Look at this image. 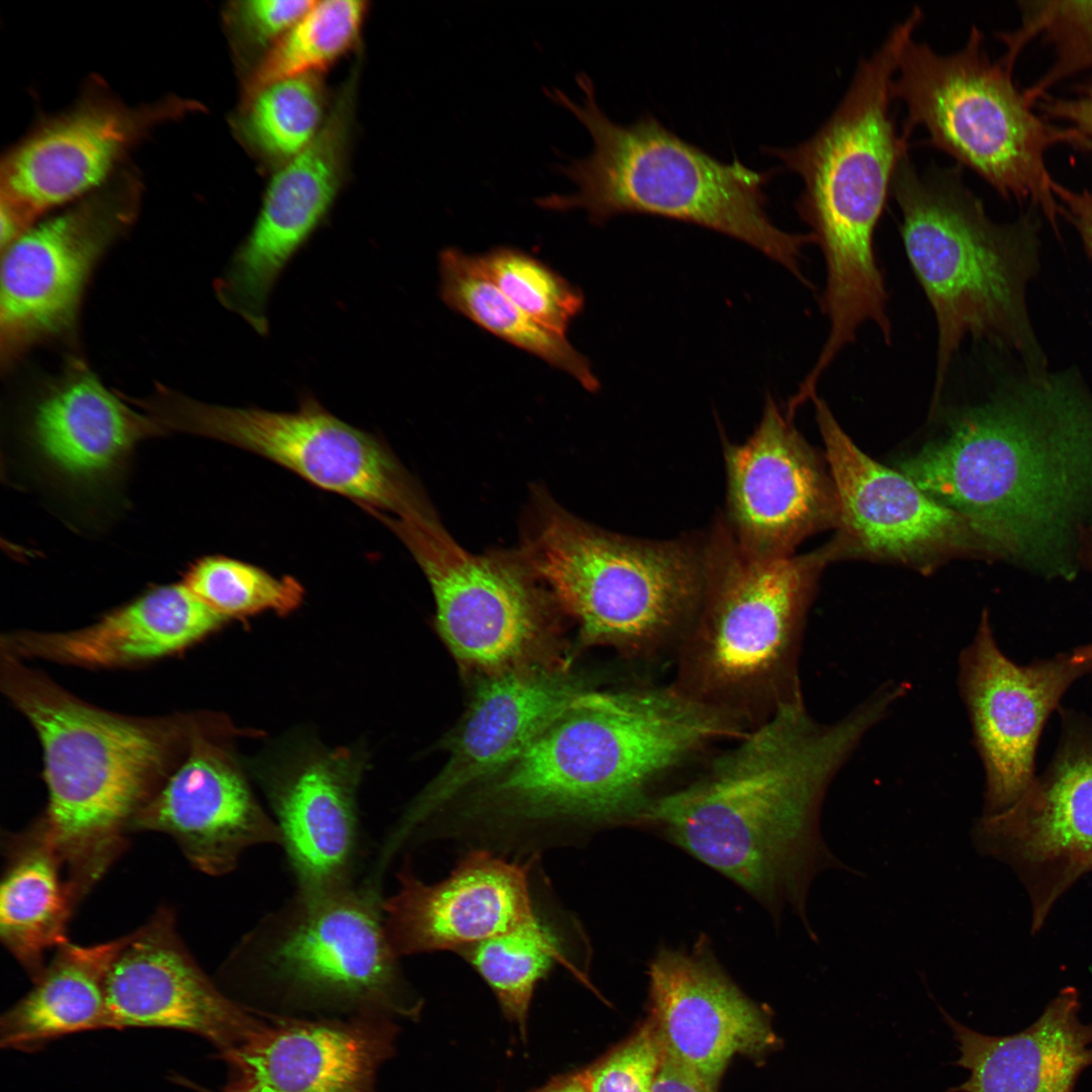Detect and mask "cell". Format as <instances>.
Masks as SVG:
<instances>
[{
	"label": "cell",
	"mask_w": 1092,
	"mask_h": 1092,
	"mask_svg": "<svg viewBox=\"0 0 1092 1092\" xmlns=\"http://www.w3.org/2000/svg\"><path fill=\"white\" fill-rule=\"evenodd\" d=\"M653 1092H715L693 1073L663 1056Z\"/></svg>",
	"instance_id": "44"
},
{
	"label": "cell",
	"mask_w": 1092,
	"mask_h": 1092,
	"mask_svg": "<svg viewBox=\"0 0 1092 1092\" xmlns=\"http://www.w3.org/2000/svg\"><path fill=\"white\" fill-rule=\"evenodd\" d=\"M0 887V938L34 981L44 970L46 954L67 942V930L79 900L63 861L34 823L5 841Z\"/></svg>",
	"instance_id": "31"
},
{
	"label": "cell",
	"mask_w": 1092,
	"mask_h": 1092,
	"mask_svg": "<svg viewBox=\"0 0 1092 1092\" xmlns=\"http://www.w3.org/2000/svg\"><path fill=\"white\" fill-rule=\"evenodd\" d=\"M226 621L179 581L147 589L81 629L8 634L2 649L16 656L114 667L178 652Z\"/></svg>",
	"instance_id": "30"
},
{
	"label": "cell",
	"mask_w": 1092,
	"mask_h": 1092,
	"mask_svg": "<svg viewBox=\"0 0 1092 1092\" xmlns=\"http://www.w3.org/2000/svg\"><path fill=\"white\" fill-rule=\"evenodd\" d=\"M392 529L430 582L437 629L454 657L490 674L514 668L539 629L538 600L527 566L468 553L431 514Z\"/></svg>",
	"instance_id": "18"
},
{
	"label": "cell",
	"mask_w": 1092,
	"mask_h": 1092,
	"mask_svg": "<svg viewBox=\"0 0 1092 1092\" xmlns=\"http://www.w3.org/2000/svg\"><path fill=\"white\" fill-rule=\"evenodd\" d=\"M314 2L312 0L231 2L225 8L223 17L237 54L246 60L259 56L260 61Z\"/></svg>",
	"instance_id": "41"
},
{
	"label": "cell",
	"mask_w": 1092,
	"mask_h": 1092,
	"mask_svg": "<svg viewBox=\"0 0 1092 1092\" xmlns=\"http://www.w3.org/2000/svg\"><path fill=\"white\" fill-rule=\"evenodd\" d=\"M189 744L185 760L140 810L131 831L169 835L194 869L216 877L234 871L254 846L281 845L276 822L230 753L199 733Z\"/></svg>",
	"instance_id": "26"
},
{
	"label": "cell",
	"mask_w": 1092,
	"mask_h": 1092,
	"mask_svg": "<svg viewBox=\"0 0 1092 1092\" xmlns=\"http://www.w3.org/2000/svg\"><path fill=\"white\" fill-rule=\"evenodd\" d=\"M662 1058L661 1044L648 1021L580 1075L589 1092H653Z\"/></svg>",
	"instance_id": "40"
},
{
	"label": "cell",
	"mask_w": 1092,
	"mask_h": 1092,
	"mask_svg": "<svg viewBox=\"0 0 1092 1092\" xmlns=\"http://www.w3.org/2000/svg\"><path fill=\"white\" fill-rule=\"evenodd\" d=\"M112 1029L188 1031L220 1052L241 1042L261 1021L207 977L160 908L136 930L117 938L105 977Z\"/></svg>",
	"instance_id": "23"
},
{
	"label": "cell",
	"mask_w": 1092,
	"mask_h": 1092,
	"mask_svg": "<svg viewBox=\"0 0 1092 1092\" xmlns=\"http://www.w3.org/2000/svg\"><path fill=\"white\" fill-rule=\"evenodd\" d=\"M1026 371L944 412L900 468L976 527L990 559L1073 580L1092 530V392L1076 372Z\"/></svg>",
	"instance_id": "2"
},
{
	"label": "cell",
	"mask_w": 1092,
	"mask_h": 1092,
	"mask_svg": "<svg viewBox=\"0 0 1092 1092\" xmlns=\"http://www.w3.org/2000/svg\"><path fill=\"white\" fill-rule=\"evenodd\" d=\"M440 294L447 306L502 340L569 374L585 389L600 382L587 358L561 334L537 323L485 274L478 256L456 248L439 254Z\"/></svg>",
	"instance_id": "33"
},
{
	"label": "cell",
	"mask_w": 1092,
	"mask_h": 1092,
	"mask_svg": "<svg viewBox=\"0 0 1092 1092\" xmlns=\"http://www.w3.org/2000/svg\"><path fill=\"white\" fill-rule=\"evenodd\" d=\"M575 79L580 102L558 88L544 91L586 128L594 148L587 157L557 166L576 191L538 197L537 205L582 209L595 224L627 213L696 224L754 248L812 287L801 259L814 237L782 230L766 211L764 188L776 169L757 171L736 157L722 161L649 113L629 124L615 122L599 106L590 77L579 73Z\"/></svg>",
	"instance_id": "6"
},
{
	"label": "cell",
	"mask_w": 1092,
	"mask_h": 1092,
	"mask_svg": "<svg viewBox=\"0 0 1092 1092\" xmlns=\"http://www.w3.org/2000/svg\"><path fill=\"white\" fill-rule=\"evenodd\" d=\"M152 413L164 431L208 438L266 458L322 489L400 522L427 511L388 446L327 411L312 395L293 412L209 404L162 388Z\"/></svg>",
	"instance_id": "13"
},
{
	"label": "cell",
	"mask_w": 1092,
	"mask_h": 1092,
	"mask_svg": "<svg viewBox=\"0 0 1092 1092\" xmlns=\"http://www.w3.org/2000/svg\"><path fill=\"white\" fill-rule=\"evenodd\" d=\"M196 107L178 97L134 107L106 96L84 98L7 155L1 167L0 209L31 228L48 209L101 188L148 133Z\"/></svg>",
	"instance_id": "20"
},
{
	"label": "cell",
	"mask_w": 1092,
	"mask_h": 1092,
	"mask_svg": "<svg viewBox=\"0 0 1092 1092\" xmlns=\"http://www.w3.org/2000/svg\"><path fill=\"white\" fill-rule=\"evenodd\" d=\"M525 552L527 568L574 618L583 641L630 657L678 647L705 593L707 532L647 540L548 510Z\"/></svg>",
	"instance_id": "9"
},
{
	"label": "cell",
	"mask_w": 1092,
	"mask_h": 1092,
	"mask_svg": "<svg viewBox=\"0 0 1092 1092\" xmlns=\"http://www.w3.org/2000/svg\"><path fill=\"white\" fill-rule=\"evenodd\" d=\"M960 682L985 769L983 815L1012 806L1034 778L1041 731L1070 686L1088 668L1072 653L1019 665L998 647L988 612L961 656Z\"/></svg>",
	"instance_id": "21"
},
{
	"label": "cell",
	"mask_w": 1092,
	"mask_h": 1092,
	"mask_svg": "<svg viewBox=\"0 0 1092 1092\" xmlns=\"http://www.w3.org/2000/svg\"><path fill=\"white\" fill-rule=\"evenodd\" d=\"M1046 114L1068 124L1072 144L1092 151V82L1064 98L1050 99L1042 104Z\"/></svg>",
	"instance_id": "42"
},
{
	"label": "cell",
	"mask_w": 1092,
	"mask_h": 1092,
	"mask_svg": "<svg viewBox=\"0 0 1092 1092\" xmlns=\"http://www.w3.org/2000/svg\"><path fill=\"white\" fill-rule=\"evenodd\" d=\"M321 74L270 83L243 96L234 129L261 162L277 168L308 147L328 117Z\"/></svg>",
	"instance_id": "35"
},
{
	"label": "cell",
	"mask_w": 1092,
	"mask_h": 1092,
	"mask_svg": "<svg viewBox=\"0 0 1092 1092\" xmlns=\"http://www.w3.org/2000/svg\"><path fill=\"white\" fill-rule=\"evenodd\" d=\"M478 260L493 284L524 312L545 328L565 336L581 312L579 289L537 258L521 250L499 247Z\"/></svg>",
	"instance_id": "39"
},
{
	"label": "cell",
	"mask_w": 1092,
	"mask_h": 1092,
	"mask_svg": "<svg viewBox=\"0 0 1092 1092\" xmlns=\"http://www.w3.org/2000/svg\"><path fill=\"white\" fill-rule=\"evenodd\" d=\"M116 945L68 940L57 947L30 991L2 1015L1 1045L33 1052L72 1033L112 1029L104 984Z\"/></svg>",
	"instance_id": "32"
},
{
	"label": "cell",
	"mask_w": 1092,
	"mask_h": 1092,
	"mask_svg": "<svg viewBox=\"0 0 1092 1092\" xmlns=\"http://www.w3.org/2000/svg\"><path fill=\"white\" fill-rule=\"evenodd\" d=\"M891 706L877 693L826 725L803 701L785 704L694 780L652 800L637 824L654 827L772 913L791 906L816 938L806 912L813 878L830 868L851 871L821 836L823 797Z\"/></svg>",
	"instance_id": "3"
},
{
	"label": "cell",
	"mask_w": 1092,
	"mask_h": 1092,
	"mask_svg": "<svg viewBox=\"0 0 1092 1092\" xmlns=\"http://www.w3.org/2000/svg\"><path fill=\"white\" fill-rule=\"evenodd\" d=\"M361 771L362 761L356 754L338 749L309 758L268 786L297 892L351 885Z\"/></svg>",
	"instance_id": "28"
},
{
	"label": "cell",
	"mask_w": 1092,
	"mask_h": 1092,
	"mask_svg": "<svg viewBox=\"0 0 1092 1092\" xmlns=\"http://www.w3.org/2000/svg\"><path fill=\"white\" fill-rule=\"evenodd\" d=\"M1055 193L1062 215L1076 228L1087 253L1092 258V192L1074 191L1057 183Z\"/></svg>",
	"instance_id": "43"
},
{
	"label": "cell",
	"mask_w": 1092,
	"mask_h": 1092,
	"mask_svg": "<svg viewBox=\"0 0 1092 1092\" xmlns=\"http://www.w3.org/2000/svg\"><path fill=\"white\" fill-rule=\"evenodd\" d=\"M579 691L565 678L515 667L476 691L450 742L449 758L389 835L401 846L434 815L514 761Z\"/></svg>",
	"instance_id": "27"
},
{
	"label": "cell",
	"mask_w": 1092,
	"mask_h": 1092,
	"mask_svg": "<svg viewBox=\"0 0 1092 1092\" xmlns=\"http://www.w3.org/2000/svg\"><path fill=\"white\" fill-rule=\"evenodd\" d=\"M922 19L915 7L871 56L862 58L841 100L808 139L762 147L800 176L796 209L820 247L826 267L821 308L828 344L845 348L867 322L892 336L888 293L875 254V232L909 134L891 114V84L900 53Z\"/></svg>",
	"instance_id": "4"
},
{
	"label": "cell",
	"mask_w": 1092,
	"mask_h": 1092,
	"mask_svg": "<svg viewBox=\"0 0 1092 1092\" xmlns=\"http://www.w3.org/2000/svg\"><path fill=\"white\" fill-rule=\"evenodd\" d=\"M891 194L908 260L936 318L933 402L968 337L1011 350L1027 370L1045 369L1026 304L1039 268L1035 219L995 222L965 185L960 165L919 172L906 156Z\"/></svg>",
	"instance_id": "7"
},
{
	"label": "cell",
	"mask_w": 1092,
	"mask_h": 1092,
	"mask_svg": "<svg viewBox=\"0 0 1092 1092\" xmlns=\"http://www.w3.org/2000/svg\"><path fill=\"white\" fill-rule=\"evenodd\" d=\"M708 533L707 580L698 615L678 645L672 681L752 728L803 701L798 657L806 615L830 544L803 555L758 559L720 516Z\"/></svg>",
	"instance_id": "8"
},
{
	"label": "cell",
	"mask_w": 1092,
	"mask_h": 1092,
	"mask_svg": "<svg viewBox=\"0 0 1092 1092\" xmlns=\"http://www.w3.org/2000/svg\"><path fill=\"white\" fill-rule=\"evenodd\" d=\"M792 419L768 394L751 436L724 442L722 515L738 546L754 558L794 555L807 537L838 525L833 478Z\"/></svg>",
	"instance_id": "19"
},
{
	"label": "cell",
	"mask_w": 1092,
	"mask_h": 1092,
	"mask_svg": "<svg viewBox=\"0 0 1092 1092\" xmlns=\"http://www.w3.org/2000/svg\"><path fill=\"white\" fill-rule=\"evenodd\" d=\"M141 183L121 172L64 212L3 249L0 347L3 366L74 324L98 260L131 224Z\"/></svg>",
	"instance_id": "14"
},
{
	"label": "cell",
	"mask_w": 1092,
	"mask_h": 1092,
	"mask_svg": "<svg viewBox=\"0 0 1092 1092\" xmlns=\"http://www.w3.org/2000/svg\"><path fill=\"white\" fill-rule=\"evenodd\" d=\"M1 662L3 691L42 747L49 799L35 823L81 901L126 848L135 816L166 780L181 726L84 703L4 649Z\"/></svg>",
	"instance_id": "5"
},
{
	"label": "cell",
	"mask_w": 1092,
	"mask_h": 1092,
	"mask_svg": "<svg viewBox=\"0 0 1092 1092\" xmlns=\"http://www.w3.org/2000/svg\"><path fill=\"white\" fill-rule=\"evenodd\" d=\"M355 84L353 72L317 136L276 169L250 233L214 284L219 301L261 336L269 332L268 302L279 277L327 218L342 187Z\"/></svg>",
	"instance_id": "17"
},
{
	"label": "cell",
	"mask_w": 1092,
	"mask_h": 1092,
	"mask_svg": "<svg viewBox=\"0 0 1092 1092\" xmlns=\"http://www.w3.org/2000/svg\"><path fill=\"white\" fill-rule=\"evenodd\" d=\"M891 96L906 105L903 132L910 135L922 125L931 146L974 170L1004 198L1041 210L1058 234L1062 211L1044 157L1056 144H1072V135L1032 112L1013 83L1012 69L988 56L978 27L973 25L965 46L950 54L909 38Z\"/></svg>",
	"instance_id": "10"
},
{
	"label": "cell",
	"mask_w": 1092,
	"mask_h": 1092,
	"mask_svg": "<svg viewBox=\"0 0 1092 1092\" xmlns=\"http://www.w3.org/2000/svg\"><path fill=\"white\" fill-rule=\"evenodd\" d=\"M367 10L361 0L315 1L253 67L243 96L278 80L321 74L356 46Z\"/></svg>",
	"instance_id": "36"
},
{
	"label": "cell",
	"mask_w": 1092,
	"mask_h": 1092,
	"mask_svg": "<svg viewBox=\"0 0 1092 1092\" xmlns=\"http://www.w3.org/2000/svg\"><path fill=\"white\" fill-rule=\"evenodd\" d=\"M1081 563L1082 569H1086L1092 574V530L1085 537L1081 554ZM1071 653L1076 662L1085 665L1088 668L1089 673H1092V643L1076 647Z\"/></svg>",
	"instance_id": "45"
},
{
	"label": "cell",
	"mask_w": 1092,
	"mask_h": 1092,
	"mask_svg": "<svg viewBox=\"0 0 1092 1092\" xmlns=\"http://www.w3.org/2000/svg\"><path fill=\"white\" fill-rule=\"evenodd\" d=\"M1062 733L1045 770L1008 809L983 815L977 850L1008 866L1027 893L1030 932L1059 899L1092 875V718L1061 709Z\"/></svg>",
	"instance_id": "15"
},
{
	"label": "cell",
	"mask_w": 1092,
	"mask_h": 1092,
	"mask_svg": "<svg viewBox=\"0 0 1092 1092\" xmlns=\"http://www.w3.org/2000/svg\"><path fill=\"white\" fill-rule=\"evenodd\" d=\"M812 401L839 504V533L830 542L835 558H880L922 570L960 555L990 559L968 519L861 452L826 402L817 395Z\"/></svg>",
	"instance_id": "16"
},
{
	"label": "cell",
	"mask_w": 1092,
	"mask_h": 1092,
	"mask_svg": "<svg viewBox=\"0 0 1092 1092\" xmlns=\"http://www.w3.org/2000/svg\"><path fill=\"white\" fill-rule=\"evenodd\" d=\"M1081 1008L1079 990L1066 986L1027 1027L991 1035L960 1023L938 1005L958 1043L953 1064L970 1072L945 1092H1075L1092 1066V1020L1081 1019Z\"/></svg>",
	"instance_id": "29"
},
{
	"label": "cell",
	"mask_w": 1092,
	"mask_h": 1092,
	"mask_svg": "<svg viewBox=\"0 0 1092 1092\" xmlns=\"http://www.w3.org/2000/svg\"><path fill=\"white\" fill-rule=\"evenodd\" d=\"M536 1092H589L580 1073L555 1080Z\"/></svg>",
	"instance_id": "46"
},
{
	"label": "cell",
	"mask_w": 1092,
	"mask_h": 1092,
	"mask_svg": "<svg viewBox=\"0 0 1092 1092\" xmlns=\"http://www.w3.org/2000/svg\"><path fill=\"white\" fill-rule=\"evenodd\" d=\"M544 906L539 899L535 918L458 953L489 986L523 1035L535 989L555 966L589 986L588 965L572 957L565 929Z\"/></svg>",
	"instance_id": "34"
},
{
	"label": "cell",
	"mask_w": 1092,
	"mask_h": 1092,
	"mask_svg": "<svg viewBox=\"0 0 1092 1092\" xmlns=\"http://www.w3.org/2000/svg\"><path fill=\"white\" fill-rule=\"evenodd\" d=\"M180 582L226 620L266 611L287 615L304 598L303 586L293 576L276 577L261 567L220 554L194 559Z\"/></svg>",
	"instance_id": "37"
},
{
	"label": "cell",
	"mask_w": 1092,
	"mask_h": 1092,
	"mask_svg": "<svg viewBox=\"0 0 1092 1092\" xmlns=\"http://www.w3.org/2000/svg\"><path fill=\"white\" fill-rule=\"evenodd\" d=\"M539 857L469 848L445 879L431 884L403 864L396 892L382 903L394 953H459L532 920L539 908L534 883Z\"/></svg>",
	"instance_id": "22"
},
{
	"label": "cell",
	"mask_w": 1092,
	"mask_h": 1092,
	"mask_svg": "<svg viewBox=\"0 0 1092 1092\" xmlns=\"http://www.w3.org/2000/svg\"><path fill=\"white\" fill-rule=\"evenodd\" d=\"M80 360L27 402L1 445L2 471L72 529L106 530L128 506L138 446L164 436Z\"/></svg>",
	"instance_id": "11"
},
{
	"label": "cell",
	"mask_w": 1092,
	"mask_h": 1092,
	"mask_svg": "<svg viewBox=\"0 0 1092 1092\" xmlns=\"http://www.w3.org/2000/svg\"><path fill=\"white\" fill-rule=\"evenodd\" d=\"M650 1019L663 1056L712 1089L736 1055L756 1057L778 1037L764 1012L727 976L705 939L660 947L648 968Z\"/></svg>",
	"instance_id": "24"
},
{
	"label": "cell",
	"mask_w": 1092,
	"mask_h": 1092,
	"mask_svg": "<svg viewBox=\"0 0 1092 1092\" xmlns=\"http://www.w3.org/2000/svg\"><path fill=\"white\" fill-rule=\"evenodd\" d=\"M382 903L372 882L297 892L242 940L228 965L252 971L300 1002L359 1013H415L420 1003L406 995Z\"/></svg>",
	"instance_id": "12"
},
{
	"label": "cell",
	"mask_w": 1092,
	"mask_h": 1092,
	"mask_svg": "<svg viewBox=\"0 0 1092 1092\" xmlns=\"http://www.w3.org/2000/svg\"><path fill=\"white\" fill-rule=\"evenodd\" d=\"M1020 26L1001 32L1006 44L1002 60L1012 69L1021 50L1034 37L1051 42L1056 58L1051 68L1023 91L1032 105L1063 79L1092 68V1H1023L1018 3Z\"/></svg>",
	"instance_id": "38"
},
{
	"label": "cell",
	"mask_w": 1092,
	"mask_h": 1092,
	"mask_svg": "<svg viewBox=\"0 0 1092 1092\" xmlns=\"http://www.w3.org/2000/svg\"><path fill=\"white\" fill-rule=\"evenodd\" d=\"M747 731L673 682L579 690L514 761L471 788L457 822L474 846L540 855L637 824L667 777Z\"/></svg>",
	"instance_id": "1"
},
{
	"label": "cell",
	"mask_w": 1092,
	"mask_h": 1092,
	"mask_svg": "<svg viewBox=\"0 0 1092 1092\" xmlns=\"http://www.w3.org/2000/svg\"><path fill=\"white\" fill-rule=\"evenodd\" d=\"M385 1015L261 1019L220 1052L230 1068L220 1092H375L376 1072L392 1054L396 1031Z\"/></svg>",
	"instance_id": "25"
}]
</instances>
